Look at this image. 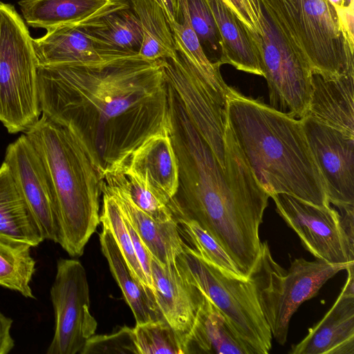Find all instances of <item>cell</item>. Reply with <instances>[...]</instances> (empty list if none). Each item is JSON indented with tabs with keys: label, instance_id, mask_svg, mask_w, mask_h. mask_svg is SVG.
Segmentation results:
<instances>
[{
	"label": "cell",
	"instance_id": "1",
	"mask_svg": "<svg viewBox=\"0 0 354 354\" xmlns=\"http://www.w3.org/2000/svg\"><path fill=\"white\" fill-rule=\"evenodd\" d=\"M41 113L73 124L106 169L168 124L165 59L111 51L90 64L38 65Z\"/></svg>",
	"mask_w": 354,
	"mask_h": 354
},
{
	"label": "cell",
	"instance_id": "2",
	"mask_svg": "<svg viewBox=\"0 0 354 354\" xmlns=\"http://www.w3.org/2000/svg\"><path fill=\"white\" fill-rule=\"evenodd\" d=\"M169 129L178 164L174 218L193 221L227 252L246 279L261 251L259 228L270 194L258 182L225 120V167L189 118L172 88Z\"/></svg>",
	"mask_w": 354,
	"mask_h": 354
},
{
	"label": "cell",
	"instance_id": "3",
	"mask_svg": "<svg viewBox=\"0 0 354 354\" xmlns=\"http://www.w3.org/2000/svg\"><path fill=\"white\" fill-rule=\"evenodd\" d=\"M225 111L248 164L270 196L286 194L316 205H330L301 119L232 87Z\"/></svg>",
	"mask_w": 354,
	"mask_h": 354
},
{
	"label": "cell",
	"instance_id": "4",
	"mask_svg": "<svg viewBox=\"0 0 354 354\" xmlns=\"http://www.w3.org/2000/svg\"><path fill=\"white\" fill-rule=\"evenodd\" d=\"M50 178L59 243L72 257L82 255L100 221L104 169L71 124L42 113L25 132Z\"/></svg>",
	"mask_w": 354,
	"mask_h": 354
},
{
	"label": "cell",
	"instance_id": "5",
	"mask_svg": "<svg viewBox=\"0 0 354 354\" xmlns=\"http://www.w3.org/2000/svg\"><path fill=\"white\" fill-rule=\"evenodd\" d=\"M260 1L313 71L328 76L354 73L353 50L329 0Z\"/></svg>",
	"mask_w": 354,
	"mask_h": 354
},
{
	"label": "cell",
	"instance_id": "6",
	"mask_svg": "<svg viewBox=\"0 0 354 354\" xmlns=\"http://www.w3.org/2000/svg\"><path fill=\"white\" fill-rule=\"evenodd\" d=\"M350 263L299 258L285 270L274 260L268 242L261 243L260 254L248 279L254 287L272 336L279 344L286 342L290 319L301 304L315 297L327 281Z\"/></svg>",
	"mask_w": 354,
	"mask_h": 354
},
{
	"label": "cell",
	"instance_id": "7",
	"mask_svg": "<svg viewBox=\"0 0 354 354\" xmlns=\"http://www.w3.org/2000/svg\"><path fill=\"white\" fill-rule=\"evenodd\" d=\"M32 38L15 7L0 2V122L26 132L41 113Z\"/></svg>",
	"mask_w": 354,
	"mask_h": 354
},
{
	"label": "cell",
	"instance_id": "8",
	"mask_svg": "<svg viewBox=\"0 0 354 354\" xmlns=\"http://www.w3.org/2000/svg\"><path fill=\"white\" fill-rule=\"evenodd\" d=\"M179 270L217 307L249 354H267L272 333L251 281L230 276L187 245L176 259Z\"/></svg>",
	"mask_w": 354,
	"mask_h": 354
},
{
	"label": "cell",
	"instance_id": "9",
	"mask_svg": "<svg viewBox=\"0 0 354 354\" xmlns=\"http://www.w3.org/2000/svg\"><path fill=\"white\" fill-rule=\"evenodd\" d=\"M261 25L263 76L268 84L270 106L300 119L307 111L313 70L264 10Z\"/></svg>",
	"mask_w": 354,
	"mask_h": 354
},
{
	"label": "cell",
	"instance_id": "10",
	"mask_svg": "<svg viewBox=\"0 0 354 354\" xmlns=\"http://www.w3.org/2000/svg\"><path fill=\"white\" fill-rule=\"evenodd\" d=\"M55 332L47 354H81L97 323L90 310L86 270L76 259H59L50 290Z\"/></svg>",
	"mask_w": 354,
	"mask_h": 354
},
{
	"label": "cell",
	"instance_id": "11",
	"mask_svg": "<svg viewBox=\"0 0 354 354\" xmlns=\"http://www.w3.org/2000/svg\"><path fill=\"white\" fill-rule=\"evenodd\" d=\"M270 197L277 213L317 259L332 264L354 262V243L344 232L337 211L286 194Z\"/></svg>",
	"mask_w": 354,
	"mask_h": 354
},
{
	"label": "cell",
	"instance_id": "12",
	"mask_svg": "<svg viewBox=\"0 0 354 354\" xmlns=\"http://www.w3.org/2000/svg\"><path fill=\"white\" fill-rule=\"evenodd\" d=\"M165 73L189 118L225 167V107L181 53L165 59Z\"/></svg>",
	"mask_w": 354,
	"mask_h": 354
},
{
	"label": "cell",
	"instance_id": "13",
	"mask_svg": "<svg viewBox=\"0 0 354 354\" xmlns=\"http://www.w3.org/2000/svg\"><path fill=\"white\" fill-rule=\"evenodd\" d=\"M300 119L329 203L340 211L354 208V138L308 116Z\"/></svg>",
	"mask_w": 354,
	"mask_h": 354
},
{
	"label": "cell",
	"instance_id": "14",
	"mask_svg": "<svg viewBox=\"0 0 354 354\" xmlns=\"http://www.w3.org/2000/svg\"><path fill=\"white\" fill-rule=\"evenodd\" d=\"M4 162L35 218L44 239L57 243L53 186L44 163L25 134L8 146Z\"/></svg>",
	"mask_w": 354,
	"mask_h": 354
},
{
	"label": "cell",
	"instance_id": "15",
	"mask_svg": "<svg viewBox=\"0 0 354 354\" xmlns=\"http://www.w3.org/2000/svg\"><path fill=\"white\" fill-rule=\"evenodd\" d=\"M346 270V283L332 307L288 353L354 354V262Z\"/></svg>",
	"mask_w": 354,
	"mask_h": 354
},
{
	"label": "cell",
	"instance_id": "16",
	"mask_svg": "<svg viewBox=\"0 0 354 354\" xmlns=\"http://www.w3.org/2000/svg\"><path fill=\"white\" fill-rule=\"evenodd\" d=\"M151 274L154 299L162 317L183 338L187 348V338L203 294L186 278L176 263L161 265L151 257Z\"/></svg>",
	"mask_w": 354,
	"mask_h": 354
},
{
	"label": "cell",
	"instance_id": "17",
	"mask_svg": "<svg viewBox=\"0 0 354 354\" xmlns=\"http://www.w3.org/2000/svg\"><path fill=\"white\" fill-rule=\"evenodd\" d=\"M111 167L124 169L141 178L169 203L178 190V164L169 122L167 127L149 136L124 158L109 167Z\"/></svg>",
	"mask_w": 354,
	"mask_h": 354
},
{
	"label": "cell",
	"instance_id": "18",
	"mask_svg": "<svg viewBox=\"0 0 354 354\" xmlns=\"http://www.w3.org/2000/svg\"><path fill=\"white\" fill-rule=\"evenodd\" d=\"M18 3L29 26L47 30L93 26L105 16L130 8L124 0H20Z\"/></svg>",
	"mask_w": 354,
	"mask_h": 354
},
{
	"label": "cell",
	"instance_id": "19",
	"mask_svg": "<svg viewBox=\"0 0 354 354\" xmlns=\"http://www.w3.org/2000/svg\"><path fill=\"white\" fill-rule=\"evenodd\" d=\"M304 116L354 138V73L328 76L313 71Z\"/></svg>",
	"mask_w": 354,
	"mask_h": 354
},
{
	"label": "cell",
	"instance_id": "20",
	"mask_svg": "<svg viewBox=\"0 0 354 354\" xmlns=\"http://www.w3.org/2000/svg\"><path fill=\"white\" fill-rule=\"evenodd\" d=\"M220 39L221 64L263 76L261 36L250 30L220 0H206Z\"/></svg>",
	"mask_w": 354,
	"mask_h": 354
},
{
	"label": "cell",
	"instance_id": "21",
	"mask_svg": "<svg viewBox=\"0 0 354 354\" xmlns=\"http://www.w3.org/2000/svg\"><path fill=\"white\" fill-rule=\"evenodd\" d=\"M102 187L115 198L151 257L161 265L175 264L187 246L177 221L174 218L166 222L155 221L140 209L120 187L103 180Z\"/></svg>",
	"mask_w": 354,
	"mask_h": 354
},
{
	"label": "cell",
	"instance_id": "22",
	"mask_svg": "<svg viewBox=\"0 0 354 354\" xmlns=\"http://www.w3.org/2000/svg\"><path fill=\"white\" fill-rule=\"evenodd\" d=\"M38 65L90 64L102 60L111 51L94 44L86 27L60 26L32 39Z\"/></svg>",
	"mask_w": 354,
	"mask_h": 354
},
{
	"label": "cell",
	"instance_id": "23",
	"mask_svg": "<svg viewBox=\"0 0 354 354\" xmlns=\"http://www.w3.org/2000/svg\"><path fill=\"white\" fill-rule=\"evenodd\" d=\"M187 338V354H249L225 318L204 294Z\"/></svg>",
	"mask_w": 354,
	"mask_h": 354
},
{
	"label": "cell",
	"instance_id": "24",
	"mask_svg": "<svg viewBox=\"0 0 354 354\" xmlns=\"http://www.w3.org/2000/svg\"><path fill=\"white\" fill-rule=\"evenodd\" d=\"M0 239L32 247L44 240L5 162L0 167Z\"/></svg>",
	"mask_w": 354,
	"mask_h": 354
},
{
	"label": "cell",
	"instance_id": "25",
	"mask_svg": "<svg viewBox=\"0 0 354 354\" xmlns=\"http://www.w3.org/2000/svg\"><path fill=\"white\" fill-rule=\"evenodd\" d=\"M102 252L111 272L131 308L136 324L163 319L153 291L140 284L133 277L109 229L103 225L99 234Z\"/></svg>",
	"mask_w": 354,
	"mask_h": 354
},
{
	"label": "cell",
	"instance_id": "26",
	"mask_svg": "<svg viewBox=\"0 0 354 354\" xmlns=\"http://www.w3.org/2000/svg\"><path fill=\"white\" fill-rule=\"evenodd\" d=\"M181 12L180 21L169 23L176 50L194 66L221 104L225 106L230 87L222 77L220 71L222 64L218 60L212 62L205 55L201 43L191 25L187 0H181Z\"/></svg>",
	"mask_w": 354,
	"mask_h": 354
},
{
	"label": "cell",
	"instance_id": "27",
	"mask_svg": "<svg viewBox=\"0 0 354 354\" xmlns=\"http://www.w3.org/2000/svg\"><path fill=\"white\" fill-rule=\"evenodd\" d=\"M142 30L138 53L149 60L174 59L178 56L168 19L156 0H129Z\"/></svg>",
	"mask_w": 354,
	"mask_h": 354
},
{
	"label": "cell",
	"instance_id": "28",
	"mask_svg": "<svg viewBox=\"0 0 354 354\" xmlns=\"http://www.w3.org/2000/svg\"><path fill=\"white\" fill-rule=\"evenodd\" d=\"M129 8L111 13L102 18L98 24L86 27L88 34L100 50H139L142 41V30L137 15Z\"/></svg>",
	"mask_w": 354,
	"mask_h": 354
},
{
	"label": "cell",
	"instance_id": "29",
	"mask_svg": "<svg viewBox=\"0 0 354 354\" xmlns=\"http://www.w3.org/2000/svg\"><path fill=\"white\" fill-rule=\"evenodd\" d=\"M32 246L0 239V286L35 299L30 283L36 270Z\"/></svg>",
	"mask_w": 354,
	"mask_h": 354
},
{
	"label": "cell",
	"instance_id": "30",
	"mask_svg": "<svg viewBox=\"0 0 354 354\" xmlns=\"http://www.w3.org/2000/svg\"><path fill=\"white\" fill-rule=\"evenodd\" d=\"M104 181L122 189L140 209L155 221L166 222L174 218L169 203L134 174L116 167H108L104 169Z\"/></svg>",
	"mask_w": 354,
	"mask_h": 354
},
{
	"label": "cell",
	"instance_id": "31",
	"mask_svg": "<svg viewBox=\"0 0 354 354\" xmlns=\"http://www.w3.org/2000/svg\"><path fill=\"white\" fill-rule=\"evenodd\" d=\"M102 194L103 204L100 221L102 225L109 229L133 277L143 286L149 288L146 277L136 257L121 208L113 196L103 187Z\"/></svg>",
	"mask_w": 354,
	"mask_h": 354
},
{
	"label": "cell",
	"instance_id": "32",
	"mask_svg": "<svg viewBox=\"0 0 354 354\" xmlns=\"http://www.w3.org/2000/svg\"><path fill=\"white\" fill-rule=\"evenodd\" d=\"M133 330L138 354H187L183 338L164 319L136 324Z\"/></svg>",
	"mask_w": 354,
	"mask_h": 354
},
{
	"label": "cell",
	"instance_id": "33",
	"mask_svg": "<svg viewBox=\"0 0 354 354\" xmlns=\"http://www.w3.org/2000/svg\"><path fill=\"white\" fill-rule=\"evenodd\" d=\"M178 223L180 234L198 255L225 274L245 279L224 249L198 223L193 221H180Z\"/></svg>",
	"mask_w": 354,
	"mask_h": 354
},
{
	"label": "cell",
	"instance_id": "34",
	"mask_svg": "<svg viewBox=\"0 0 354 354\" xmlns=\"http://www.w3.org/2000/svg\"><path fill=\"white\" fill-rule=\"evenodd\" d=\"M138 354L133 328L127 326L108 335L91 336L86 342L81 354Z\"/></svg>",
	"mask_w": 354,
	"mask_h": 354
},
{
	"label": "cell",
	"instance_id": "35",
	"mask_svg": "<svg viewBox=\"0 0 354 354\" xmlns=\"http://www.w3.org/2000/svg\"><path fill=\"white\" fill-rule=\"evenodd\" d=\"M191 25L200 41L206 42L213 49L220 47L216 25L206 0H187Z\"/></svg>",
	"mask_w": 354,
	"mask_h": 354
},
{
	"label": "cell",
	"instance_id": "36",
	"mask_svg": "<svg viewBox=\"0 0 354 354\" xmlns=\"http://www.w3.org/2000/svg\"><path fill=\"white\" fill-rule=\"evenodd\" d=\"M250 30L261 36L263 8L260 0H220Z\"/></svg>",
	"mask_w": 354,
	"mask_h": 354
},
{
	"label": "cell",
	"instance_id": "37",
	"mask_svg": "<svg viewBox=\"0 0 354 354\" xmlns=\"http://www.w3.org/2000/svg\"><path fill=\"white\" fill-rule=\"evenodd\" d=\"M122 210V209H121ZM123 214V213H122ZM124 222L130 234L133 249L139 263L146 277L149 288L153 291V283L151 274V256L140 237L131 224L124 215Z\"/></svg>",
	"mask_w": 354,
	"mask_h": 354
},
{
	"label": "cell",
	"instance_id": "38",
	"mask_svg": "<svg viewBox=\"0 0 354 354\" xmlns=\"http://www.w3.org/2000/svg\"><path fill=\"white\" fill-rule=\"evenodd\" d=\"M339 23L346 34L351 48L354 50V2L348 6L336 9Z\"/></svg>",
	"mask_w": 354,
	"mask_h": 354
},
{
	"label": "cell",
	"instance_id": "39",
	"mask_svg": "<svg viewBox=\"0 0 354 354\" xmlns=\"http://www.w3.org/2000/svg\"><path fill=\"white\" fill-rule=\"evenodd\" d=\"M12 320L0 313V354H8L15 346L10 330Z\"/></svg>",
	"mask_w": 354,
	"mask_h": 354
},
{
	"label": "cell",
	"instance_id": "40",
	"mask_svg": "<svg viewBox=\"0 0 354 354\" xmlns=\"http://www.w3.org/2000/svg\"><path fill=\"white\" fill-rule=\"evenodd\" d=\"M162 8L169 23L180 21L181 19V0H156Z\"/></svg>",
	"mask_w": 354,
	"mask_h": 354
},
{
	"label": "cell",
	"instance_id": "41",
	"mask_svg": "<svg viewBox=\"0 0 354 354\" xmlns=\"http://www.w3.org/2000/svg\"><path fill=\"white\" fill-rule=\"evenodd\" d=\"M336 9L344 7V0H329Z\"/></svg>",
	"mask_w": 354,
	"mask_h": 354
},
{
	"label": "cell",
	"instance_id": "42",
	"mask_svg": "<svg viewBox=\"0 0 354 354\" xmlns=\"http://www.w3.org/2000/svg\"><path fill=\"white\" fill-rule=\"evenodd\" d=\"M352 2H353V0H344V7L348 6Z\"/></svg>",
	"mask_w": 354,
	"mask_h": 354
}]
</instances>
